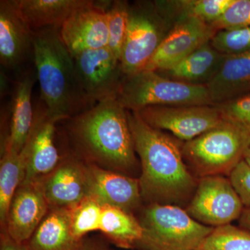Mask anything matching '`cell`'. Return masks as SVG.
I'll list each match as a JSON object with an SVG mask.
<instances>
[{
    "mask_svg": "<svg viewBox=\"0 0 250 250\" xmlns=\"http://www.w3.org/2000/svg\"><path fill=\"white\" fill-rule=\"evenodd\" d=\"M126 113L141 163L139 179L143 201L147 205H174L186 209L199 179L188 168L182 146L164 131L145 123L136 112L126 110Z\"/></svg>",
    "mask_w": 250,
    "mask_h": 250,
    "instance_id": "6da1fadb",
    "label": "cell"
},
{
    "mask_svg": "<svg viewBox=\"0 0 250 250\" xmlns=\"http://www.w3.org/2000/svg\"><path fill=\"white\" fill-rule=\"evenodd\" d=\"M67 121L69 136L85 162L133 177L139 161L126 110L116 99L97 103Z\"/></svg>",
    "mask_w": 250,
    "mask_h": 250,
    "instance_id": "7a4b0ae2",
    "label": "cell"
},
{
    "mask_svg": "<svg viewBox=\"0 0 250 250\" xmlns=\"http://www.w3.org/2000/svg\"><path fill=\"white\" fill-rule=\"evenodd\" d=\"M59 28L34 31V59L41 100L51 116L62 121L91 108L77 79L73 57Z\"/></svg>",
    "mask_w": 250,
    "mask_h": 250,
    "instance_id": "3957f363",
    "label": "cell"
},
{
    "mask_svg": "<svg viewBox=\"0 0 250 250\" xmlns=\"http://www.w3.org/2000/svg\"><path fill=\"white\" fill-rule=\"evenodd\" d=\"M250 146V132L225 121L213 129L182 145L188 168L197 179L230 174L244 159Z\"/></svg>",
    "mask_w": 250,
    "mask_h": 250,
    "instance_id": "277c9868",
    "label": "cell"
},
{
    "mask_svg": "<svg viewBox=\"0 0 250 250\" xmlns=\"http://www.w3.org/2000/svg\"><path fill=\"white\" fill-rule=\"evenodd\" d=\"M116 100L134 112L154 106L213 105L206 85L188 84L148 70L125 76Z\"/></svg>",
    "mask_w": 250,
    "mask_h": 250,
    "instance_id": "5b68a950",
    "label": "cell"
},
{
    "mask_svg": "<svg viewBox=\"0 0 250 250\" xmlns=\"http://www.w3.org/2000/svg\"><path fill=\"white\" fill-rule=\"evenodd\" d=\"M143 250H197L214 228L198 223L182 207L151 204L139 220Z\"/></svg>",
    "mask_w": 250,
    "mask_h": 250,
    "instance_id": "8992f818",
    "label": "cell"
},
{
    "mask_svg": "<svg viewBox=\"0 0 250 250\" xmlns=\"http://www.w3.org/2000/svg\"><path fill=\"white\" fill-rule=\"evenodd\" d=\"M171 28L158 12L154 1H136L130 5L127 31L121 58L125 76L146 68Z\"/></svg>",
    "mask_w": 250,
    "mask_h": 250,
    "instance_id": "52a82bcc",
    "label": "cell"
},
{
    "mask_svg": "<svg viewBox=\"0 0 250 250\" xmlns=\"http://www.w3.org/2000/svg\"><path fill=\"white\" fill-rule=\"evenodd\" d=\"M244 208L229 178L213 175L199 179L186 210L198 223L216 228L239 220Z\"/></svg>",
    "mask_w": 250,
    "mask_h": 250,
    "instance_id": "ba28073f",
    "label": "cell"
},
{
    "mask_svg": "<svg viewBox=\"0 0 250 250\" xmlns=\"http://www.w3.org/2000/svg\"><path fill=\"white\" fill-rule=\"evenodd\" d=\"M136 113L149 126L170 131L184 142L195 139L225 121L214 105L149 106Z\"/></svg>",
    "mask_w": 250,
    "mask_h": 250,
    "instance_id": "9c48e42d",
    "label": "cell"
},
{
    "mask_svg": "<svg viewBox=\"0 0 250 250\" xmlns=\"http://www.w3.org/2000/svg\"><path fill=\"white\" fill-rule=\"evenodd\" d=\"M73 59L79 83L92 105L117 98L125 75L121 61L107 47L85 51Z\"/></svg>",
    "mask_w": 250,
    "mask_h": 250,
    "instance_id": "30bf717a",
    "label": "cell"
},
{
    "mask_svg": "<svg viewBox=\"0 0 250 250\" xmlns=\"http://www.w3.org/2000/svg\"><path fill=\"white\" fill-rule=\"evenodd\" d=\"M216 33L210 24L196 18L177 20L144 70L155 72L168 70L202 46L210 42Z\"/></svg>",
    "mask_w": 250,
    "mask_h": 250,
    "instance_id": "8fae6325",
    "label": "cell"
},
{
    "mask_svg": "<svg viewBox=\"0 0 250 250\" xmlns=\"http://www.w3.org/2000/svg\"><path fill=\"white\" fill-rule=\"evenodd\" d=\"M62 120L51 116L44 104L38 108L34 124L22 151L26 156V169L22 184L45 178L58 166L62 158L56 146V125Z\"/></svg>",
    "mask_w": 250,
    "mask_h": 250,
    "instance_id": "7c38bea8",
    "label": "cell"
},
{
    "mask_svg": "<svg viewBox=\"0 0 250 250\" xmlns=\"http://www.w3.org/2000/svg\"><path fill=\"white\" fill-rule=\"evenodd\" d=\"M111 3L94 1L74 13L60 28L61 38L73 58L85 51L107 47V10Z\"/></svg>",
    "mask_w": 250,
    "mask_h": 250,
    "instance_id": "4fadbf2b",
    "label": "cell"
},
{
    "mask_svg": "<svg viewBox=\"0 0 250 250\" xmlns=\"http://www.w3.org/2000/svg\"><path fill=\"white\" fill-rule=\"evenodd\" d=\"M49 209L42 179L22 184L13 197L1 231L25 244Z\"/></svg>",
    "mask_w": 250,
    "mask_h": 250,
    "instance_id": "5bb4252c",
    "label": "cell"
},
{
    "mask_svg": "<svg viewBox=\"0 0 250 250\" xmlns=\"http://www.w3.org/2000/svg\"><path fill=\"white\" fill-rule=\"evenodd\" d=\"M42 181L49 208H70L90 197L88 164L76 156L62 158Z\"/></svg>",
    "mask_w": 250,
    "mask_h": 250,
    "instance_id": "9a60e30c",
    "label": "cell"
},
{
    "mask_svg": "<svg viewBox=\"0 0 250 250\" xmlns=\"http://www.w3.org/2000/svg\"><path fill=\"white\" fill-rule=\"evenodd\" d=\"M34 31L23 18L15 0L0 1V62L18 71L34 57Z\"/></svg>",
    "mask_w": 250,
    "mask_h": 250,
    "instance_id": "2e32d148",
    "label": "cell"
},
{
    "mask_svg": "<svg viewBox=\"0 0 250 250\" xmlns=\"http://www.w3.org/2000/svg\"><path fill=\"white\" fill-rule=\"evenodd\" d=\"M87 163V162H86ZM88 164L90 197L103 206L116 207L132 213L143 203L139 179Z\"/></svg>",
    "mask_w": 250,
    "mask_h": 250,
    "instance_id": "e0dca14e",
    "label": "cell"
},
{
    "mask_svg": "<svg viewBox=\"0 0 250 250\" xmlns=\"http://www.w3.org/2000/svg\"><path fill=\"white\" fill-rule=\"evenodd\" d=\"M213 105L250 92V50L225 55L220 70L206 85Z\"/></svg>",
    "mask_w": 250,
    "mask_h": 250,
    "instance_id": "ac0fdd59",
    "label": "cell"
},
{
    "mask_svg": "<svg viewBox=\"0 0 250 250\" xmlns=\"http://www.w3.org/2000/svg\"><path fill=\"white\" fill-rule=\"evenodd\" d=\"M36 79V72L29 70L18 82L11 105L9 134L3 152L20 153L27 143L35 115L31 93Z\"/></svg>",
    "mask_w": 250,
    "mask_h": 250,
    "instance_id": "d6986e66",
    "label": "cell"
},
{
    "mask_svg": "<svg viewBox=\"0 0 250 250\" xmlns=\"http://www.w3.org/2000/svg\"><path fill=\"white\" fill-rule=\"evenodd\" d=\"M82 241L72 233L68 208H49L25 245L29 250H79Z\"/></svg>",
    "mask_w": 250,
    "mask_h": 250,
    "instance_id": "ffe728a7",
    "label": "cell"
},
{
    "mask_svg": "<svg viewBox=\"0 0 250 250\" xmlns=\"http://www.w3.org/2000/svg\"><path fill=\"white\" fill-rule=\"evenodd\" d=\"M18 9L33 31L60 29L77 11L93 4L92 0H15Z\"/></svg>",
    "mask_w": 250,
    "mask_h": 250,
    "instance_id": "44dd1931",
    "label": "cell"
},
{
    "mask_svg": "<svg viewBox=\"0 0 250 250\" xmlns=\"http://www.w3.org/2000/svg\"><path fill=\"white\" fill-rule=\"evenodd\" d=\"M225 57L208 42L168 70L157 72L182 83L206 85L218 73Z\"/></svg>",
    "mask_w": 250,
    "mask_h": 250,
    "instance_id": "7402d4cb",
    "label": "cell"
},
{
    "mask_svg": "<svg viewBox=\"0 0 250 250\" xmlns=\"http://www.w3.org/2000/svg\"><path fill=\"white\" fill-rule=\"evenodd\" d=\"M234 0H167L154 1L161 17L171 26L180 18H194L210 24L219 19Z\"/></svg>",
    "mask_w": 250,
    "mask_h": 250,
    "instance_id": "603a6c76",
    "label": "cell"
},
{
    "mask_svg": "<svg viewBox=\"0 0 250 250\" xmlns=\"http://www.w3.org/2000/svg\"><path fill=\"white\" fill-rule=\"evenodd\" d=\"M99 231L123 249L137 248L143 233L141 224L134 214L110 206H103Z\"/></svg>",
    "mask_w": 250,
    "mask_h": 250,
    "instance_id": "cb8c5ba5",
    "label": "cell"
},
{
    "mask_svg": "<svg viewBox=\"0 0 250 250\" xmlns=\"http://www.w3.org/2000/svg\"><path fill=\"white\" fill-rule=\"evenodd\" d=\"M26 169V156L20 153L4 152L0 162V223L3 228L10 205L22 184Z\"/></svg>",
    "mask_w": 250,
    "mask_h": 250,
    "instance_id": "d4e9b609",
    "label": "cell"
},
{
    "mask_svg": "<svg viewBox=\"0 0 250 250\" xmlns=\"http://www.w3.org/2000/svg\"><path fill=\"white\" fill-rule=\"evenodd\" d=\"M70 213L72 233L78 241L85 235L100 230L103 206L91 197L67 208Z\"/></svg>",
    "mask_w": 250,
    "mask_h": 250,
    "instance_id": "484cf974",
    "label": "cell"
},
{
    "mask_svg": "<svg viewBox=\"0 0 250 250\" xmlns=\"http://www.w3.org/2000/svg\"><path fill=\"white\" fill-rule=\"evenodd\" d=\"M197 250H250V230L231 225L214 228Z\"/></svg>",
    "mask_w": 250,
    "mask_h": 250,
    "instance_id": "4316f807",
    "label": "cell"
},
{
    "mask_svg": "<svg viewBox=\"0 0 250 250\" xmlns=\"http://www.w3.org/2000/svg\"><path fill=\"white\" fill-rule=\"evenodd\" d=\"M129 6L128 1L117 0L112 1L107 10V47L120 61L127 31Z\"/></svg>",
    "mask_w": 250,
    "mask_h": 250,
    "instance_id": "83f0119b",
    "label": "cell"
},
{
    "mask_svg": "<svg viewBox=\"0 0 250 250\" xmlns=\"http://www.w3.org/2000/svg\"><path fill=\"white\" fill-rule=\"evenodd\" d=\"M210 44L225 55L248 52L250 50V26L217 31Z\"/></svg>",
    "mask_w": 250,
    "mask_h": 250,
    "instance_id": "f1b7e54d",
    "label": "cell"
},
{
    "mask_svg": "<svg viewBox=\"0 0 250 250\" xmlns=\"http://www.w3.org/2000/svg\"><path fill=\"white\" fill-rule=\"evenodd\" d=\"M214 106L225 121L240 125L250 132V92Z\"/></svg>",
    "mask_w": 250,
    "mask_h": 250,
    "instance_id": "f546056e",
    "label": "cell"
},
{
    "mask_svg": "<svg viewBox=\"0 0 250 250\" xmlns=\"http://www.w3.org/2000/svg\"><path fill=\"white\" fill-rule=\"evenodd\" d=\"M217 31L250 26V0H234L223 16L210 24Z\"/></svg>",
    "mask_w": 250,
    "mask_h": 250,
    "instance_id": "4dcf8cb0",
    "label": "cell"
},
{
    "mask_svg": "<svg viewBox=\"0 0 250 250\" xmlns=\"http://www.w3.org/2000/svg\"><path fill=\"white\" fill-rule=\"evenodd\" d=\"M230 181L245 207H250V167L242 161L230 174Z\"/></svg>",
    "mask_w": 250,
    "mask_h": 250,
    "instance_id": "1f68e13d",
    "label": "cell"
},
{
    "mask_svg": "<svg viewBox=\"0 0 250 250\" xmlns=\"http://www.w3.org/2000/svg\"><path fill=\"white\" fill-rule=\"evenodd\" d=\"M0 250H29L25 244L15 241L7 233L1 231Z\"/></svg>",
    "mask_w": 250,
    "mask_h": 250,
    "instance_id": "d6a6232c",
    "label": "cell"
},
{
    "mask_svg": "<svg viewBox=\"0 0 250 250\" xmlns=\"http://www.w3.org/2000/svg\"><path fill=\"white\" fill-rule=\"evenodd\" d=\"M79 250H109L99 242L91 240H82Z\"/></svg>",
    "mask_w": 250,
    "mask_h": 250,
    "instance_id": "836d02e7",
    "label": "cell"
},
{
    "mask_svg": "<svg viewBox=\"0 0 250 250\" xmlns=\"http://www.w3.org/2000/svg\"><path fill=\"white\" fill-rule=\"evenodd\" d=\"M239 223L241 228L250 230V207H245L239 218Z\"/></svg>",
    "mask_w": 250,
    "mask_h": 250,
    "instance_id": "e575fe53",
    "label": "cell"
},
{
    "mask_svg": "<svg viewBox=\"0 0 250 250\" xmlns=\"http://www.w3.org/2000/svg\"><path fill=\"white\" fill-rule=\"evenodd\" d=\"M243 161H244L245 162H246V164L250 167V146L248 147V149H247Z\"/></svg>",
    "mask_w": 250,
    "mask_h": 250,
    "instance_id": "d590c367",
    "label": "cell"
}]
</instances>
